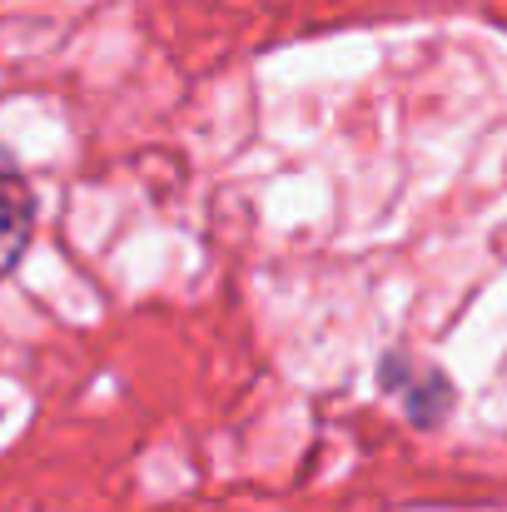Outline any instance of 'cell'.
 I'll return each instance as SVG.
<instances>
[{
  "label": "cell",
  "mask_w": 507,
  "mask_h": 512,
  "mask_svg": "<svg viewBox=\"0 0 507 512\" xmlns=\"http://www.w3.org/2000/svg\"><path fill=\"white\" fill-rule=\"evenodd\" d=\"M383 388H393V393H403L408 398V413L418 418V423H438L443 413H448V403H453V388H448V378L438 373V368H423V363H413V358H403V353H393V358H383Z\"/></svg>",
  "instance_id": "6da1fadb"
},
{
  "label": "cell",
  "mask_w": 507,
  "mask_h": 512,
  "mask_svg": "<svg viewBox=\"0 0 507 512\" xmlns=\"http://www.w3.org/2000/svg\"><path fill=\"white\" fill-rule=\"evenodd\" d=\"M30 234H35V194L20 174L0 170V274L20 264V254L30 249Z\"/></svg>",
  "instance_id": "7a4b0ae2"
}]
</instances>
